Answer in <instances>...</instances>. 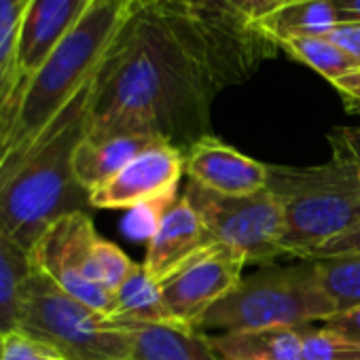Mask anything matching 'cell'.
<instances>
[{
	"label": "cell",
	"instance_id": "18",
	"mask_svg": "<svg viewBox=\"0 0 360 360\" xmlns=\"http://www.w3.org/2000/svg\"><path fill=\"white\" fill-rule=\"evenodd\" d=\"M339 18L330 0H301L276 7L271 13L261 18L257 26L276 45L286 39L299 37H328L337 26Z\"/></svg>",
	"mask_w": 360,
	"mask_h": 360
},
{
	"label": "cell",
	"instance_id": "26",
	"mask_svg": "<svg viewBox=\"0 0 360 360\" xmlns=\"http://www.w3.org/2000/svg\"><path fill=\"white\" fill-rule=\"evenodd\" d=\"M330 159L345 163L360 178V127H335L328 131Z\"/></svg>",
	"mask_w": 360,
	"mask_h": 360
},
{
	"label": "cell",
	"instance_id": "14",
	"mask_svg": "<svg viewBox=\"0 0 360 360\" xmlns=\"http://www.w3.org/2000/svg\"><path fill=\"white\" fill-rule=\"evenodd\" d=\"M161 138L140 134H119L108 138H83L75 153V178L89 195L121 172L140 150Z\"/></svg>",
	"mask_w": 360,
	"mask_h": 360
},
{
	"label": "cell",
	"instance_id": "28",
	"mask_svg": "<svg viewBox=\"0 0 360 360\" xmlns=\"http://www.w3.org/2000/svg\"><path fill=\"white\" fill-rule=\"evenodd\" d=\"M322 326L360 345V307H354L343 314H335L326 322H322Z\"/></svg>",
	"mask_w": 360,
	"mask_h": 360
},
{
	"label": "cell",
	"instance_id": "25",
	"mask_svg": "<svg viewBox=\"0 0 360 360\" xmlns=\"http://www.w3.org/2000/svg\"><path fill=\"white\" fill-rule=\"evenodd\" d=\"M0 360H62L53 349L32 339L22 330H13L3 337V356Z\"/></svg>",
	"mask_w": 360,
	"mask_h": 360
},
{
	"label": "cell",
	"instance_id": "15",
	"mask_svg": "<svg viewBox=\"0 0 360 360\" xmlns=\"http://www.w3.org/2000/svg\"><path fill=\"white\" fill-rule=\"evenodd\" d=\"M131 339L129 360H225L210 337L191 326H125Z\"/></svg>",
	"mask_w": 360,
	"mask_h": 360
},
{
	"label": "cell",
	"instance_id": "2",
	"mask_svg": "<svg viewBox=\"0 0 360 360\" xmlns=\"http://www.w3.org/2000/svg\"><path fill=\"white\" fill-rule=\"evenodd\" d=\"M134 0H91L81 22L0 112V185L18 172L39 138L96 77Z\"/></svg>",
	"mask_w": 360,
	"mask_h": 360
},
{
	"label": "cell",
	"instance_id": "29",
	"mask_svg": "<svg viewBox=\"0 0 360 360\" xmlns=\"http://www.w3.org/2000/svg\"><path fill=\"white\" fill-rule=\"evenodd\" d=\"M328 39L335 41L360 68V24H339Z\"/></svg>",
	"mask_w": 360,
	"mask_h": 360
},
{
	"label": "cell",
	"instance_id": "7",
	"mask_svg": "<svg viewBox=\"0 0 360 360\" xmlns=\"http://www.w3.org/2000/svg\"><path fill=\"white\" fill-rule=\"evenodd\" d=\"M183 195L202 217L212 244L236 250L246 265H267L286 257L282 250L284 217L269 189L252 195H219L189 183Z\"/></svg>",
	"mask_w": 360,
	"mask_h": 360
},
{
	"label": "cell",
	"instance_id": "8",
	"mask_svg": "<svg viewBox=\"0 0 360 360\" xmlns=\"http://www.w3.org/2000/svg\"><path fill=\"white\" fill-rule=\"evenodd\" d=\"M98 238L87 210L70 212L37 240L30 248V259L34 269L106 318L112 307V295L91 280V252Z\"/></svg>",
	"mask_w": 360,
	"mask_h": 360
},
{
	"label": "cell",
	"instance_id": "30",
	"mask_svg": "<svg viewBox=\"0 0 360 360\" xmlns=\"http://www.w3.org/2000/svg\"><path fill=\"white\" fill-rule=\"evenodd\" d=\"M333 87L339 91V96L343 98V104L349 112H360V68H356L354 72L335 81Z\"/></svg>",
	"mask_w": 360,
	"mask_h": 360
},
{
	"label": "cell",
	"instance_id": "3",
	"mask_svg": "<svg viewBox=\"0 0 360 360\" xmlns=\"http://www.w3.org/2000/svg\"><path fill=\"white\" fill-rule=\"evenodd\" d=\"M94 85L96 77L56 117L18 172L0 185V225L28 250L58 219L91 208L89 193L75 178L72 161L87 136Z\"/></svg>",
	"mask_w": 360,
	"mask_h": 360
},
{
	"label": "cell",
	"instance_id": "11",
	"mask_svg": "<svg viewBox=\"0 0 360 360\" xmlns=\"http://www.w3.org/2000/svg\"><path fill=\"white\" fill-rule=\"evenodd\" d=\"M185 174L189 183L219 195H252L267 189L269 165L257 161L231 144L202 136L185 150Z\"/></svg>",
	"mask_w": 360,
	"mask_h": 360
},
{
	"label": "cell",
	"instance_id": "9",
	"mask_svg": "<svg viewBox=\"0 0 360 360\" xmlns=\"http://www.w3.org/2000/svg\"><path fill=\"white\" fill-rule=\"evenodd\" d=\"M185 174V150L165 140H155L140 150L108 183L89 195L91 208L129 210L144 204L174 200Z\"/></svg>",
	"mask_w": 360,
	"mask_h": 360
},
{
	"label": "cell",
	"instance_id": "22",
	"mask_svg": "<svg viewBox=\"0 0 360 360\" xmlns=\"http://www.w3.org/2000/svg\"><path fill=\"white\" fill-rule=\"evenodd\" d=\"M28 3L30 0H0V112L20 83V32Z\"/></svg>",
	"mask_w": 360,
	"mask_h": 360
},
{
	"label": "cell",
	"instance_id": "16",
	"mask_svg": "<svg viewBox=\"0 0 360 360\" xmlns=\"http://www.w3.org/2000/svg\"><path fill=\"white\" fill-rule=\"evenodd\" d=\"M106 320L119 326H185L169 311L161 295V284L148 276L142 263H136L125 282L112 292V307Z\"/></svg>",
	"mask_w": 360,
	"mask_h": 360
},
{
	"label": "cell",
	"instance_id": "13",
	"mask_svg": "<svg viewBox=\"0 0 360 360\" xmlns=\"http://www.w3.org/2000/svg\"><path fill=\"white\" fill-rule=\"evenodd\" d=\"M89 5L91 0H30L20 32L18 87L47 62L56 47L81 22Z\"/></svg>",
	"mask_w": 360,
	"mask_h": 360
},
{
	"label": "cell",
	"instance_id": "5",
	"mask_svg": "<svg viewBox=\"0 0 360 360\" xmlns=\"http://www.w3.org/2000/svg\"><path fill=\"white\" fill-rule=\"evenodd\" d=\"M335 316L322 290L314 261L267 267L242 282L198 322V330H259L276 326H309Z\"/></svg>",
	"mask_w": 360,
	"mask_h": 360
},
{
	"label": "cell",
	"instance_id": "19",
	"mask_svg": "<svg viewBox=\"0 0 360 360\" xmlns=\"http://www.w3.org/2000/svg\"><path fill=\"white\" fill-rule=\"evenodd\" d=\"M32 271L30 250L0 225V337L18 330L22 292Z\"/></svg>",
	"mask_w": 360,
	"mask_h": 360
},
{
	"label": "cell",
	"instance_id": "31",
	"mask_svg": "<svg viewBox=\"0 0 360 360\" xmlns=\"http://www.w3.org/2000/svg\"><path fill=\"white\" fill-rule=\"evenodd\" d=\"M341 24H360V0H330Z\"/></svg>",
	"mask_w": 360,
	"mask_h": 360
},
{
	"label": "cell",
	"instance_id": "10",
	"mask_svg": "<svg viewBox=\"0 0 360 360\" xmlns=\"http://www.w3.org/2000/svg\"><path fill=\"white\" fill-rule=\"evenodd\" d=\"M246 259L231 248L210 246L161 282V295L178 322L195 328L202 316L240 282Z\"/></svg>",
	"mask_w": 360,
	"mask_h": 360
},
{
	"label": "cell",
	"instance_id": "17",
	"mask_svg": "<svg viewBox=\"0 0 360 360\" xmlns=\"http://www.w3.org/2000/svg\"><path fill=\"white\" fill-rule=\"evenodd\" d=\"M305 326L236 330L210 337L225 360H301Z\"/></svg>",
	"mask_w": 360,
	"mask_h": 360
},
{
	"label": "cell",
	"instance_id": "27",
	"mask_svg": "<svg viewBox=\"0 0 360 360\" xmlns=\"http://www.w3.org/2000/svg\"><path fill=\"white\" fill-rule=\"evenodd\" d=\"M339 255H360V221L356 225H352L347 231H343L341 236H337L335 240L320 246L314 252L311 261L326 259V257H339Z\"/></svg>",
	"mask_w": 360,
	"mask_h": 360
},
{
	"label": "cell",
	"instance_id": "20",
	"mask_svg": "<svg viewBox=\"0 0 360 360\" xmlns=\"http://www.w3.org/2000/svg\"><path fill=\"white\" fill-rule=\"evenodd\" d=\"M278 49L286 51L297 62L314 68L318 75H322L330 85L339 81L341 77L354 72L358 66L354 60L328 37H299V39H286L278 43Z\"/></svg>",
	"mask_w": 360,
	"mask_h": 360
},
{
	"label": "cell",
	"instance_id": "12",
	"mask_svg": "<svg viewBox=\"0 0 360 360\" xmlns=\"http://www.w3.org/2000/svg\"><path fill=\"white\" fill-rule=\"evenodd\" d=\"M210 246L214 244L202 217L183 195L157 217L142 265L148 276L161 284Z\"/></svg>",
	"mask_w": 360,
	"mask_h": 360
},
{
	"label": "cell",
	"instance_id": "34",
	"mask_svg": "<svg viewBox=\"0 0 360 360\" xmlns=\"http://www.w3.org/2000/svg\"><path fill=\"white\" fill-rule=\"evenodd\" d=\"M0 356H3V337H0Z\"/></svg>",
	"mask_w": 360,
	"mask_h": 360
},
{
	"label": "cell",
	"instance_id": "1",
	"mask_svg": "<svg viewBox=\"0 0 360 360\" xmlns=\"http://www.w3.org/2000/svg\"><path fill=\"white\" fill-rule=\"evenodd\" d=\"M278 53L223 0H134L96 75L87 138L140 134L187 150L221 91Z\"/></svg>",
	"mask_w": 360,
	"mask_h": 360
},
{
	"label": "cell",
	"instance_id": "23",
	"mask_svg": "<svg viewBox=\"0 0 360 360\" xmlns=\"http://www.w3.org/2000/svg\"><path fill=\"white\" fill-rule=\"evenodd\" d=\"M134 261L112 242L98 238L94 244V252H91V280L104 288L106 292H115L125 278L129 276V271L134 269Z\"/></svg>",
	"mask_w": 360,
	"mask_h": 360
},
{
	"label": "cell",
	"instance_id": "6",
	"mask_svg": "<svg viewBox=\"0 0 360 360\" xmlns=\"http://www.w3.org/2000/svg\"><path fill=\"white\" fill-rule=\"evenodd\" d=\"M18 330L41 341L62 360L131 358V339L125 326L110 324L39 269L24 286Z\"/></svg>",
	"mask_w": 360,
	"mask_h": 360
},
{
	"label": "cell",
	"instance_id": "32",
	"mask_svg": "<svg viewBox=\"0 0 360 360\" xmlns=\"http://www.w3.org/2000/svg\"><path fill=\"white\" fill-rule=\"evenodd\" d=\"M280 5H282V0H246L244 15L252 22H259L261 18H265Z\"/></svg>",
	"mask_w": 360,
	"mask_h": 360
},
{
	"label": "cell",
	"instance_id": "21",
	"mask_svg": "<svg viewBox=\"0 0 360 360\" xmlns=\"http://www.w3.org/2000/svg\"><path fill=\"white\" fill-rule=\"evenodd\" d=\"M318 282L335 314L360 307V255H339L314 261Z\"/></svg>",
	"mask_w": 360,
	"mask_h": 360
},
{
	"label": "cell",
	"instance_id": "24",
	"mask_svg": "<svg viewBox=\"0 0 360 360\" xmlns=\"http://www.w3.org/2000/svg\"><path fill=\"white\" fill-rule=\"evenodd\" d=\"M301 360H360V345L328 330L326 326H305Z\"/></svg>",
	"mask_w": 360,
	"mask_h": 360
},
{
	"label": "cell",
	"instance_id": "4",
	"mask_svg": "<svg viewBox=\"0 0 360 360\" xmlns=\"http://www.w3.org/2000/svg\"><path fill=\"white\" fill-rule=\"evenodd\" d=\"M267 189L282 208L286 257L311 261L320 246L360 221V178L335 159L309 167L269 165Z\"/></svg>",
	"mask_w": 360,
	"mask_h": 360
},
{
	"label": "cell",
	"instance_id": "33",
	"mask_svg": "<svg viewBox=\"0 0 360 360\" xmlns=\"http://www.w3.org/2000/svg\"><path fill=\"white\" fill-rule=\"evenodd\" d=\"M223 3H227L231 9H236L238 13L244 15V9H246V0H223Z\"/></svg>",
	"mask_w": 360,
	"mask_h": 360
}]
</instances>
